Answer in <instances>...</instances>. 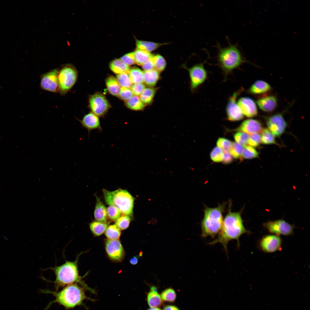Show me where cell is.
<instances>
[{
  "label": "cell",
  "mask_w": 310,
  "mask_h": 310,
  "mask_svg": "<svg viewBox=\"0 0 310 310\" xmlns=\"http://www.w3.org/2000/svg\"><path fill=\"white\" fill-rule=\"evenodd\" d=\"M231 207V202H229L228 212L223 219L222 228L218 236L216 239L208 243L211 245L220 244L226 253L227 245L229 241L233 240H237L238 246H239V239L241 236L244 234L251 233L245 228L243 225L241 215L243 208L238 212H232Z\"/></svg>",
  "instance_id": "6da1fadb"
},
{
  "label": "cell",
  "mask_w": 310,
  "mask_h": 310,
  "mask_svg": "<svg viewBox=\"0 0 310 310\" xmlns=\"http://www.w3.org/2000/svg\"><path fill=\"white\" fill-rule=\"evenodd\" d=\"M228 41V45L227 46L222 47L219 43L216 46L218 51V65L223 71L225 79L230 72L245 61L237 45Z\"/></svg>",
  "instance_id": "7a4b0ae2"
},
{
  "label": "cell",
  "mask_w": 310,
  "mask_h": 310,
  "mask_svg": "<svg viewBox=\"0 0 310 310\" xmlns=\"http://www.w3.org/2000/svg\"><path fill=\"white\" fill-rule=\"evenodd\" d=\"M226 204L227 202H224L216 208L205 207L204 216L201 222L202 237H214L220 232L223 220V214Z\"/></svg>",
  "instance_id": "3957f363"
},
{
  "label": "cell",
  "mask_w": 310,
  "mask_h": 310,
  "mask_svg": "<svg viewBox=\"0 0 310 310\" xmlns=\"http://www.w3.org/2000/svg\"><path fill=\"white\" fill-rule=\"evenodd\" d=\"M43 292L53 294L55 299L53 302H57L67 309L81 305L87 298L84 288L76 283L67 285L59 292L48 290H43Z\"/></svg>",
  "instance_id": "277c9868"
},
{
  "label": "cell",
  "mask_w": 310,
  "mask_h": 310,
  "mask_svg": "<svg viewBox=\"0 0 310 310\" xmlns=\"http://www.w3.org/2000/svg\"><path fill=\"white\" fill-rule=\"evenodd\" d=\"M103 192L107 204L114 206L123 215L129 216L133 219L134 199L128 191L119 189L113 191L103 189Z\"/></svg>",
  "instance_id": "5b68a950"
},
{
  "label": "cell",
  "mask_w": 310,
  "mask_h": 310,
  "mask_svg": "<svg viewBox=\"0 0 310 310\" xmlns=\"http://www.w3.org/2000/svg\"><path fill=\"white\" fill-rule=\"evenodd\" d=\"M79 256L74 261H66L64 264L52 268L56 276L54 283L57 290L60 287L75 282H79L87 288L81 281L79 275L78 268Z\"/></svg>",
  "instance_id": "8992f818"
},
{
  "label": "cell",
  "mask_w": 310,
  "mask_h": 310,
  "mask_svg": "<svg viewBox=\"0 0 310 310\" xmlns=\"http://www.w3.org/2000/svg\"><path fill=\"white\" fill-rule=\"evenodd\" d=\"M78 72L71 64H66L59 71L58 91L61 95L67 93L75 83L78 78Z\"/></svg>",
  "instance_id": "52a82bcc"
},
{
  "label": "cell",
  "mask_w": 310,
  "mask_h": 310,
  "mask_svg": "<svg viewBox=\"0 0 310 310\" xmlns=\"http://www.w3.org/2000/svg\"><path fill=\"white\" fill-rule=\"evenodd\" d=\"M263 226L271 233L278 236H290L294 232V225L282 219L268 221L264 223Z\"/></svg>",
  "instance_id": "ba28073f"
},
{
  "label": "cell",
  "mask_w": 310,
  "mask_h": 310,
  "mask_svg": "<svg viewBox=\"0 0 310 310\" xmlns=\"http://www.w3.org/2000/svg\"><path fill=\"white\" fill-rule=\"evenodd\" d=\"M89 106L92 112L98 117H103L110 107L106 97L101 93H96L90 96Z\"/></svg>",
  "instance_id": "9c48e42d"
},
{
  "label": "cell",
  "mask_w": 310,
  "mask_h": 310,
  "mask_svg": "<svg viewBox=\"0 0 310 310\" xmlns=\"http://www.w3.org/2000/svg\"><path fill=\"white\" fill-rule=\"evenodd\" d=\"M282 243V240L280 236L272 234L263 236L259 241L258 246L262 251L271 253L280 250Z\"/></svg>",
  "instance_id": "30bf717a"
},
{
  "label": "cell",
  "mask_w": 310,
  "mask_h": 310,
  "mask_svg": "<svg viewBox=\"0 0 310 310\" xmlns=\"http://www.w3.org/2000/svg\"><path fill=\"white\" fill-rule=\"evenodd\" d=\"M203 63L196 64L188 69L191 80V88L193 90L202 84L207 79L208 73Z\"/></svg>",
  "instance_id": "8fae6325"
},
{
  "label": "cell",
  "mask_w": 310,
  "mask_h": 310,
  "mask_svg": "<svg viewBox=\"0 0 310 310\" xmlns=\"http://www.w3.org/2000/svg\"><path fill=\"white\" fill-rule=\"evenodd\" d=\"M242 90L240 89L235 92L229 98L226 110L227 119L230 121H239L244 117V115L237 102V98Z\"/></svg>",
  "instance_id": "7c38bea8"
},
{
  "label": "cell",
  "mask_w": 310,
  "mask_h": 310,
  "mask_svg": "<svg viewBox=\"0 0 310 310\" xmlns=\"http://www.w3.org/2000/svg\"><path fill=\"white\" fill-rule=\"evenodd\" d=\"M106 251L109 257L113 261L119 262L123 259L125 251L119 239H108L105 243Z\"/></svg>",
  "instance_id": "4fadbf2b"
},
{
  "label": "cell",
  "mask_w": 310,
  "mask_h": 310,
  "mask_svg": "<svg viewBox=\"0 0 310 310\" xmlns=\"http://www.w3.org/2000/svg\"><path fill=\"white\" fill-rule=\"evenodd\" d=\"M58 72L55 69L42 75L40 84L42 89L53 92L58 91Z\"/></svg>",
  "instance_id": "5bb4252c"
},
{
  "label": "cell",
  "mask_w": 310,
  "mask_h": 310,
  "mask_svg": "<svg viewBox=\"0 0 310 310\" xmlns=\"http://www.w3.org/2000/svg\"><path fill=\"white\" fill-rule=\"evenodd\" d=\"M268 129L274 136L279 137L284 132L287 124L282 115L277 114L269 117L266 120Z\"/></svg>",
  "instance_id": "9a60e30c"
},
{
  "label": "cell",
  "mask_w": 310,
  "mask_h": 310,
  "mask_svg": "<svg viewBox=\"0 0 310 310\" xmlns=\"http://www.w3.org/2000/svg\"><path fill=\"white\" fill-rule=\"evenodd\" d=\"M78 120L82 127L88 130V135L93 130H97L99 132L102 131L99 119L97 116L92 112H90L85 115L81 120Z\"/></svg>",
  "instance_id": "2e32d148"
},
{
  "label": "cell",
  "mask_w": 310,
  "mask_h": 310,
  "mask_svg": "<svg viewBox=\"0 0 310 310\" xmlns=\"http://www.w3.org/2000/svg\"><path fill=\"white\" fill-rule=\"evenodd\" d=\"M237 104L244 115L248 117H252L256 116L257 113L256 105L251 98L248 97L240 98L237 101Z\"/></svg>",
  "instance_id": "e0dca14e"
},
{
  "label": "cell",
  "mask_w": 310,
  "mask_h": 310,
  "mask_svg": "<svg viewBox=\"0 0 310 310\" xmlns=\"http://www.w3.org/2000/svg\"><path fill=\"white\" fill-rule=\"evenodd\" d=\"M262 129V125L259 121L249 119L244 121L236 130L251 135L261 133Z\"/></svg>",
  "instance_id": "ac0fdd59"
},
{
  "label": "cell",
  "mask_w": 310,
  "mask_h": 310,
  "mask_svg": "<svg viewBox=\"0 0 310 310\" xmlns=\"http://www.w3.org/2000/svg\"><path fill=\"white\" fill-rule=\"evenodd\" d=\"M257 103L259 107L262 111L271 112L274 110L277 106V100L273 96H267L258 99Z\"/></svg>",
  "instance_id": "d6986e66"
},
{
  "label": "cell",
  "mask_w": 310,
  "mask_h": 310,
  "mask_svg": "<svg viewBox=\"0 0 310 310\" xmlns=\"http://www.w3.org/2000/svg\"><path fill=\"white\" fill-rule=\"evenodd\" d=\"M96 202L94 212L96 221L106 222L107 218L106 208L99 197L96 196Z\"/></svg>",
  "instance_id": "ffe728a7"
},
{
  "label": "cell",
  "mask_w": 310,
  "mask_h": 310,
  "mask_svg": "<svg viewBox=\"0 0 310 310\" xmlns=\"http://www.w3.org/2000/svg\"><path fill=\"white\" fill-rule=\"evenodd\" d=\"M147 299L148 304L150 308L158 307L162 303V300L158 292L157 288L154 286L151 287L147 294Z\"/></svg>",
  "instance_id": "44dd1931"
},
{
  "label": "cell",
  "mask_w": 310,
  "mask_h": 310,
  "mask_svg": "<svg viewBox=\"0 0 310 310\" xmlns=\"http://www.w3.org/2000/svg\"><path fill=\"white\" fill-rule=\"evenodd\" d=\"M168 44V43H158L136 39V45L137 48L149 53L155 50L161 46Z\"/></svg>",
  "instance_id": "7402d4cb"
},
{
  "label": "cell",
  "mask_w": 310,
  "mask_h": 310,
  "mask_svg": "<svg viewBox=\"0 0 310 310\" xmlns=\"http://www.w3.org/2000/svg\"><path fill=\"white\" fill-rule=\"evenodd\" d=\"M271 89V86L268 83L263 80H258L251 85L249 91L251 94H257L267 92Z\"/></svg>",
  "instance_id": "603a6c76"
},
{
  "label": "cell",
  "mask_w": 310,
  "mask_h": 310,
  "mask_svg": "<svg viewBox=\"0 0 310 310\" xmlns=\"http://www.w3.org/2000/svg\"><path fill=\"white\" fill-rule=\"evenodd\" d=\"M111 70L114 73L119 74L123 73L129 74L130 70L129 66L126 64L119 59L112 61L109 64Z\"/></svg>",
  "instance_id": "cb8c5ba5"
},
{
  "label": "cell",
  "mask_w": 310,
  "mask_h": 310,
  "mask_svg": "<svg viewBox=\"0 0 310 310\" xmlns=\"http://www.w3.org/2000/svg\"><path fill=\"white\" fill-rule=\"evenodd\" d=\"M106 84L108 90L111 94L119 96L121 87L116 78L113 76L108 77L106 79Z\"/></svg>",
  "instance_id": "d4e9b609"
},
{
  "label": "cell",
  "mask_w": 310,
  "mask_h": 310,
  "mask_svg": "<svg viewBox=\"0 0 310 310\" xmlns=\"http://www.w3.org/2000/svg\"><path fill=\"white\" fill-rule=\"evenodd\" d=\"M144 82L147 85L153 86L155 85L159 78V72L154 69L143 71Z\"/></svg>",
  "instance_id": "484cf974"
},
{
  "label": "cell",
  "mask_w": 310,
  "mask_h": 310,
  "mask_svg": "<svg viewBox=\"0 0 310 310\" xmlns=\"http://www.w3.org/2000/svg\"><path fill=\"white\" fill-rule=\"evenodd\" d=\"M108 226V224L106 222L97 221H93L90 224V230L96 236H100L102 234L105 232Z\"/></svg>",
  "instance_id": "4316f807"
},
{
  "label": "cell",
  "mask_w": 310,
  "mask_h": 310,
  "mask_svg": "<svg viewBox=\"0 0 310 310\" xmlns=\"http://www.w3.org/2000/svg\"><path fill=\"white\" fill-rule=\"evenodd\" d=\"M134 53L135 63L139 65H142L146 61L154 56L150 53L137 48Z\"/></svg>",
  "instance_id": "83f0119b"
},
{
  "label": "cell",
  "mask_w": 310,
  "mask_h": 310,
  "mask_svg": "<svg viewBox=\"0 0 310 310\" xmlns=\"http://www.w3.org/2000/svg\"><path fill=\"white\" fill-rule=\"evenodd\" d=\"M125 104L129 108L134 111L142 110L144 107V104L141 101L140 98L135 95L126 101Z\"/></svg>",
  "instance_id": "f1b7e54d"
},
{
  "label": "cell",
  "mask_w": 310,
  "mask_h": 310,
  "mask_svg": "<svg viewBox=\"0 0 310 310\" xmlns=\"http://www.w3.org/2000/svg\"><path fill=\"white\" fill-rule=\"evenodd\" d=\"M129 75L132 84L144 82L143 71L140 68L136 67L131 68L130 69Z\"/></svg>",
  "instance_id": "f546056e"
},
{
  "label": "cell",
  "mask_w": 310,
  "mask_h": 310,
  "mask_svg": "<svg viewBox=\"0 0 310 310\" xmlns=\"http://www.w3.org/2000/svg\"><path fill=\"white\" fill-rule=\"evenodd\" d=\"M261 136V142L265 144H276L274 136L267 128L262 129Z\"/></svg>",
  "instance_id": "4dcf8cb0"
},
{
  "label": "cell",
  "mask_w": 310,
  "mask_h": 310,
  "mask_svg": "<svg viewBox=\"0 0 310 310\" xmlns=\"http://www.w3.org/2000/svg\"><path fill=\"white\" fill-rule=\"evenodd\" d=\"M155 93L154 88H145L140 95V99L144 104H149L151 102Z\"/></svg>",
  "instance_id": "1f68e13d"
},
{
  "label": "cell",
  "mask_w": 310,
  "mask_h": 310,
  "mask_svg": "<svg viewBox=\"0 0 310 310\" xmlns=\"http://www.w3.org/2000/svg\"><path fill=\"white\" fill-rule=\"evenodd\" d=\"M105 234L108 239H119L121 235V230L115 224L111 225L108 226Z\"/></svg>",
  "instance_id": "d6a6232c"
},
{
  "label": "cell",
  "mask_w": 310,
  "mask_h": 310,
  "mask_svg": "<svg viewBox=\"0 0 310 310\" xmlns=\"http://www.w3.org/2000/svg\"><path fill=\"white\" fill-rule=\"evenodd\" d=\"M116 78L120 86L121 87L130 88L132 85L128 73H123L117 74Z\"/></svg>",
  "instance_id": "836d02e7"
},
{
  "label": "cell",
  "mask_w": 310,
  "mask_h": 310,
  "mask_svg": "<svg viewBox=\"0 0 310 310\" xmlns=\"http://www.w3.org/2000/svg\"><path fill=\"white\" fill-rule=\"evenodd\" d=\"M258 153L254 148L249 145L244 146L241 156L245 159H251L257 158L258 156Z\"/></svg>",
  "instance_id": "e575fe53"
},
{
  "label": "cell",
  "mask_w": 310,
  "mask_h": 310,
  "mask_svg": "<svg viewBox=\"0 0 310 310\" xmlns=\"http://www.w3.org/2000/svg\"><path fill=\"white\" fill-rule=\"evenodd\" d=\"M153 61L154 68L158 72L162 71L165 68L166 65V61L161 55L158 54L154 55Z\"/></svg>",
  "instance_id": "d590c367"
},
{
  "label": "cell",
  "mask_w": 310,
  "mask_h": 310,
  "mask_svg": "<svg viewBox=\"0 0 310 310\" xmlns=\"http://www.w3.org/2000/svg\"><path fill=\"white\" fill-rule=\"evenodd\" d=\"M132 219L129 216L123 215L115 221V224L120 230H125L129 227Z\"/></svg>",
  "instance_id": "8d00e7d4"
},
{
  "label": "cell",
  "mask_w": 310,
  "mask_h": 310,
  "mask_svg": "<svg viewBox=\"0 0 310 310\" xmlns=\"http://www.w3.org/2000/svg\"><path fill=\"white\" fill-rule=\"evenodd\" d=\"M106 208L107 217L111 220H116L121 215L120 211L114 206L110 205Z\"/></svg>",
  "instance_id": "74e56055"
},
{
  "label": "cell",
  "mask_w": 310,
  "mask_h": 310,
  "mask_svg": "<svg viewBox=\"0 0 310 310\" xmlns=\"http://www.w3.org/2000/svg\"><path fill=\"white\" fill-rule=\"evenodd\" d=\"M160 296L162 300L169 302L174 301L176 299V294L175 290L171 288L164 290L161 293Z\"/></svg>",
  "instance_id": "f35d334b"
},
{
  "label": "cell",
  "mask_w": 310,
  "mask_h": 310,
  "mask_svg": "<svg viewBox=\"0 0 310 310\" xmlns=\"http://www.w3.org/2000/svg\"><path fill=\"white\" fill-rule=\"evenodd\" d=\"M234 138L235 141L242 146L247 145L249 137V135L244 132H238L234 134Z\"/></svg>",
  "instance_id": "ab89813d"
},
{
  "label": "cell",
  "mask_w": 310,
  "mask_h": 310,
  "mask_svg": "<svg viewBox=\"0 0 310 310\" xmlns=\"http://www.w3.org/2000/svg\"><path fill=\"white\" fill-rule=\"evenodd\" d=\"M243 150V146L236 142H232L229 152L232 156L236 159L240 158Z\"/></svg>",
  "instance_id": "60d3db41"
},
{
  "label": "cell",
  "mask_w": 310,
  "mask_h": 310,
  "mask_svg": "<svg viewBox=\"0 0 310 310\" xmlns=\"http://www.w3.org/2000/svg\"><path fill=\"white\" fill-rule=\"evenodd\" d=\"M224 153L222 150L218 146L214 147L210 154L212 160L215 162L222 161L223 159Z\"/></svg>",
  "instance_id": "b9f144b4"
},
{
  "label": "cell",
  "mask_w": 310,
  "mask_h": 310,
  "mask_svg": "<svg viewBox=\"0 0 310 310\" xmlns=\"http://www.w3.org/2000/svg\"><path fill=\"white\" fill-rule=\"evenodd\" d=\"M218 146L223 150L224 152H229L232 142L224 138H219L216 143Z\"/></svg>",
  "instance_id": "7bdbcfd3"
},
{
  "label": "cell",
  "mask_w": 310,
  "mask_h": 310,
  "mask_svg": "<svg viewBox=\"0 0 310 310\" xmlns=\"http://www.w3.org/2000/svg\"><path fill=\"white\" fill-rule=\"evenodd\" d=\"M133 95L130 88L121 87L119 96L122 100L126 101L133 96Z\"/></svg>",
  "instance_id": "ee69618b"
},
{
  "label": "cell",
  "mask_w": 310,
  "mask_h": 310,
  "mask_svg": "<svg viewBox=\"0 0 310 310\" xmlns=\"http://www.w3.org/2000/svg\"><path fill=\"white\" fill-rule=\"evenodd\" d=\"M260 135L258 133L251 135L249 138L248 144L252 147L258 146L261 143Z\"/></svg>",
  "instance_id": "f6af8a7d"
},
{
  "label": "cell",
  "mask_w": 310,
  "mask_h": 310,
  "mask_svg": "<svg viewBox=\"0 0 310 310\" xmlns=\"http://www.w3.org/2000/svg\"><path fill=\"white\" fill-rule=\"evenodd\" d=\"M120 59L129 66L135 63L134 52H130L125 54Z\"/></svg>",
  "instance_id": "bcb514c9"
},
{
  "label": "cell",
  "mask_w": 310,
  "mask_h": 310,
  "mask_svg": "<svg viewBox=\"0 0 310 310\" xmlns=\"http://www.w3.org/2000/svg\"><path fill=\"white\" fill-rule=\"evenodd\" d=\"M146 88L145 85L142 83L134 84L131 87L133 95L138 96L140 95Z\"/></svg>",
  "instance_id": "7dc6e473"
},
{
  "label": "cell",
  "mask_w": 310,
  "mask_h": 310,
  "mask_svg": "<svg viewBox=\"0 0 310 310\" xmlns=\"http://www.w3.org/2000/svg\"><path fill=\"white\" fill-rule=\"evenodd\" d=\"M153 56L148 59L142 65V68L144 71L150 70L154 69L153 61Z\"/></svg>",
  "instance_id": "c3c4849f"
},
{
  "label": "cell",
  "mask_w": 310,
  "mask_h": 310,
  "mask_svg": "<svg viewBox=\"0 0 310 310\" xmlns=\"http://www.w3.org/2000/svg\"><path fill=\"white\" fill-rule=\"evenodd\" d=\"M233 161L232 156L229 152H224V155L222 160L224 164H229Z\"/></svg>",
  "instance_id": "681fc988"
},
{
  "label": "cell",
  "mask_w": 310,
  "mask_h": 310,
  "mask_svg": "<svg viewBox=\"0 0 310 310\" xmlns=\"http://www.w3.org/2000/svg\"><path fill=\"white\" fill-rule=\"evenodd\" d=\"M163 310H180L176 306L172 305L165 306L163 308Z\"/></svg>",
  "instance_id": "f907efd6"
},
{
  "label": "cell",
  "mask_w": 310,
  "mask_h": 310,
  "mask_svg": "<svg viewBox=\"0 0 310 310\" xmlns=\"http://www.w3.org/2000/svg\"><path fill=\"white\" fill-rule=\"evenodd\" d=\"M138 260V257L137 256H135L131 258L130 260L129 261L131 264L135 265L137 263Z\"/></svg>",
  "instance_id": "816d5d0a"
},
{
  "label": "cell",
  "mask_w": 310,
  "mask_h": 310,
  "mask_svg": "<svg viewBox=\"0 0 310 310\" xmlns=\"http://www.w3.org/2000/svg\"><path fill=\"white\" fill-rule=\"evenodd\" d=\"M147 310H161L158 307L150 308Z\"/></svg>",
  "instance_id": "f5cc1de1"
}]
</instances>
